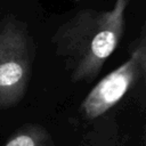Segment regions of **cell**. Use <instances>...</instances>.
Segmentation results:
<instances>
[{
    "instance_id": "1",
    "label": "cell",
    "mask_w": 146,
    "mask_h": 146,
    "mask_svg": "<svg viewBox=\"0 0 146 146\" xmlns=\"http://www.w3.org/2000/svg\"><path fill=\"white\" fill-rule=\"evenodd\" d=\"M130 0H115L108 10L81 9L51 36L54 51L74 83H91L121 42Z\"/></svg>"
},
{
    "instance_id": "2",
    "label": "cell",
    "mask_w": 146,
    "mask_h": 146,
    "mask_svg": "<svg viewBox=\"0 0 146 146\" xmlns=\"http://www.w3.org/2000/svg\"><path fill=\"white\" fill-rule=\"evenodd\" d=\"M35 44L27 25L14 15L0 22V108L18 104L29 87Z\"/></svg>"
},
{
    "instance_id": "3",
    "label": "cell",
    "mask_w": 146,
    "mask_h": 146,
    "mask_svg": "<svg viewBox=\"0 0 146 146\" xmlns=\"http://www.w3.org/2000/svg\"><path fill=\"white\" fill-rule=\"evenodd\" d=\"M146 73V31L141 26L140 34L130 47L128 59L105 75L89 91L80 105L83 119L94 121L106 114L131 89L137 87Z\"/></svg>"
},
{
    "instance_id": "4",
    "label": "cell",
    "mask_w": 146,
    "mask_h": 146,
    "mask_svg": "<svg viewBox=\"0 0 146 146\" xmlns=\"http://www.w3.org/2000/svg\"><path fill=\"white\" fill-rule=\"evenodd\" d=\"M102 121L96 119L92 129L88 130L80 146H121L116 123L113 117L100 116Z\"/></svg>"
},
{
    "instance_id": "5",
    "label": "cell",
    "mask_w": 146,
    "mask_h": 146,
    "mask_svg": "<svg viewBox=\"0 0 146 146\" xmlns=\"http://www.w3.org/2000/svg\"><path fill=\"white\" fill-rule=\"evenodd\" d=\"M2 146H55V143L43 125L29 123L19 127Z\"/></svg>"
}]
</instances>
